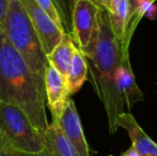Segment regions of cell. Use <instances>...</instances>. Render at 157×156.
I'll return each instance as SVG.
<instances>
[{"label":"cell","instance_id":"6","mask_svg":"<svg viewBox=\"0 0 157 156\" xmlns=\"http://www.w3.org/2000/svg\"><path fill=\"white\" fill-rule=\"evenodd\" d=\"M27 12L33 28L36 32L44 54L46 56L54 50L66 31L59 28L57 24L42 10L35 0H19Z\"/></svg>","mask_w":157,"mask_h":156},{"label":"cell","instance_id":"11","mask_svg":"<svg viewBox=\"0 0 157 156\" xmlns=\"http://www.w3.org/2000/svg\"><path fill=\"white\" fill-rule=\"evenodd\" d=\"M48 156H80L65 137L58 123L52 122L42 131Z\"/></svg>","mask_w":157,"mask_h":156},{"label":"cell","instance_id":"15","mask_svg":"<svg viewBox=\"0 0 157 156\" xmlns=\"http://www.w3.org/2000/svg\"><path fill=\"white\" fill-rule=\"evenodd\" d=\"M35 1L39 4L40 8L57 24V26L65 31V29H64L63 17L61 15L58 3H57L56 0H35Z\"/></svg>","mask_w":157,"mask_h":156},{"label":"cell","instance_id":"9","mask_svg":"<svg viewBox=\"0 0 157 156\" xmlns=\"http://www.w3.org/2000/svg\"><path fill=\"white\" fill-rule=\"evenodd\" d=\"M56 123L59 124L61 131H63L65 137L70 140L71 143L74 146L79 155L91 156L89 144H88L85 133H83L80 118L77 112L76 105L71 97L68 98L59 121Z\"/></svg>","mask_w":157,"mask_h":156},{"label":"cell","instance_id":"1","mask_svg":"<svg viewBox=\"0 0 157 156\" xmlns=\"http://www.w3.org/2000/svg\"><path fill=\"white\" fill-rule=\"evenodd\" d=\"M0 102L26 113L39 131L48 126L45 85L29 70L24 59L0 29Z\"/></svg>","mask_w":157,"mask_h":156},{"label":"cell","instance_id":"7","mask_svg":"<svg viewBox=\"0 0 157 156\" xmlns=\"http://www.w3.org/2000/svg\"><path fill=\"white\" fill-rule=\"evenodd\" d=\"M114 83L117 93L123 106L127 107L128 110H130L136 103L143 100V93L137 85L136 78L130 67L128 58V46L121 47V60L120 64L116 70Z\"/></svg>","mask_w":157,"mask_h":156},{"label":"cell","instance_id":"16","mask_svg":"<svg viewBox=\"0 0 157 156\" xmlns=\"http://www.w3.org/2000/svg\"><path fill=\"white\" fill-rule=\"evenodd\" d=\"M0 156H48V154L46 150L44 153H40V154H32V153H26L23 151H19L11 146L0 135Z\"/></svg>","mask_w":157,"mask_h":156},{"label":"cell","instance_id":"17","mask_svg":"<svg viewBox=\"0 0 157 156\" xmlns=\"http://www.w3.org/2000/svg\"><path fill=\"white\" fill-rule=\"evenodd\" d=\"M93 1L98 4L104 10L110 11L111 9H113L116 6V4L118 3L119 0H93Z\"/></svg>","mask_w":157,"mask_h":156},{"label":"cell","instance_id":"20","mask_svg":"<svg viewBox=\"0 0 157 156\" xmlns=\"http://www.w3.org/2000/svg\"><path fill=\"white\" fill-rule=\"evenodd\" d=\"M75 0H64V3L66 4V6H67L68 9V12H70V16H71V10H72V6H73V3H74Z\"/></svg>","mask_w":157,"mask_h":156},{"label":"cell","instance_id":"14","mask_svg":"<svg viewBox=\"0 0 157 156\" xmlns=\"http://www.w3.org/2000/svg\"><path fill=\"white\" fill-rule=\"evenodd\" d=\"M88 72H89V67H88L87 58L76 47L71 61L70 70L65 77L70 95L77 93L81 89L85 81L87 80Z\"/></svg>","mask_w":157,"mask_h":156},{"label":"cell","instance_id":"8","mask_svg":"<svg viewBox=\"0 0 157 156\" xmlns=\"http://www.w3.org/2000/svg\"><path fill=\"white\" fill-rule=\"evenodd\" d=\"M46 105L52 115V122H58L70 98L66 80L54 67L48 64L44 77Z\"/></svg>","mask_w":157,"mask_h":156},{"label":"cell","instance_id":"13","mask_svg":"<svg viewBox=\"0 0 157 156\" xmlns=\"http://www.w3.org/2000/svg\"><path fill=\"white\" fill-rule=\"evenodd\" d=\"M75 49L76 46L73 42L72 36L68 32H65L58 45L48 56H46L48 64L54 67L61 75L66 77Z\"/></svg>","mask_w":157,"mask_h":156},{"label":"cell","instance_id":"10","mask_svg":"<svg viewBox=\"0 0 157 156\" xmlns=\"http://www.w3.org/2000/svg\"><path fill=\"white\" fill-rule=\"evenodd\" d=\"M116 123L118 127H122L127 131L132 140V146L139 156H157V143L145 134L132 113L123 111L118 115Z\"/></svg>","mask_w":157,"mask_h":156},{"label":"cell","instance_id":"5","mask_svg":"<svg viewBox=\"0 0 157 156\" xmlns=\"http://www.w3.org/2000/svg\"><path fill=\"white\" fill-rule=\"evenodd\" d=\"M101 12V8L93 0H75L71 10V36L87 59L93 55L97 43Z\"/></svg>","mask_w":157,"mask_h":156},{"label":"cell","instance_id":"12","mask_svg":"<svg viewBox=\"0 0 157 156\" xmlns=\"http://www.w3.org/2000/svg\"><path fill=\"white\" fill-rule=\"evenodd\" d=\"M109 19L110 28L120 47L128 46V27L130 23V4L128 0H119L113 9L106 11Z\"/></svg>","mask_w":157,"mask_h":156},{"label":"cell","instance_id":"21","mask_svg":"<svg viewBox=\"0 0 157 156\" xmlns=\"http://www.w3.org/2000/svg\"><path fill=\"white\" fill-rule=\"evenodd\" d=\"M151 1H152V2H154V1H156V0H151Z\"/></svg>","mask_w":157,"mask_h":156},{"label":"cell","instance_id":"19","mask_svg":"<svg viewBox=\"0 0 157 156\" xmlns=\"http://www.w3.org/2000/svg\"><path fill=\"white\" fill-rule=\"evenodd\" d=\"M120 156H139V154L136 152V150H135L132 146H130L129 149H127V150H126L125 152H123Z\"/></svg>","mask_w":157,"mask_h":156},{"label":"cell","instance_id":"4","mask_svg":"<svg viewBox=\"0 0 157 156\" xmlns=\"http://www.w3.org/2000/svg\"><path fill=\"white\" fill-rule=\"evenodd\" d=\"M0 135L11 146L26 153L45 152L43 134L21 109L0 102Z\"/></svg>","mask_w":157,"mask_h":156},{"label":"cell","instance_id":"18","mask_svg":"<svg viewBox=\"0 0 157 156\" xmlns=\"http://www.w3.org/2000/svg\"><path fill=\"white\" fill-rule=\"evenodd\" d=\"M9 2H10V0H0V26L3 21L4 16H6Z\"/></svg>","mask_w":157,"mask_h":156},{"label":"cell","instance_id":"2","mask_svg":"<svg viewBox=\"0 0 157 156\" xmlns=\"http://www.w3.org/2000/svg\"><path fill=\"white\" fill-rule=\"evenodd\" d=\"M88 60L92 85L106 109L109 131L113 134L118 131L117 117L124 111V106L117 93L114 83L116 70L121 60V47L112 33L107 12L104 9L101 12L96 46L93 55Z\"/></svg>","mask_w":157,"mask_h":156},{"label":"cell","instance_id":"3","mask_svg":"<svg viewBox=\"0 0 157 156\" xmlns=\"http://www.w3.org/2000/svg\"><path fill=\"white\" fill-rule=\"evenodd\" d=\"M0 29L21 56L30 71L44 82L48 67L47 58L29 16L19 0H10Z\"/></svg>","mask_w":157,"mask_h":156}]
</instances>
